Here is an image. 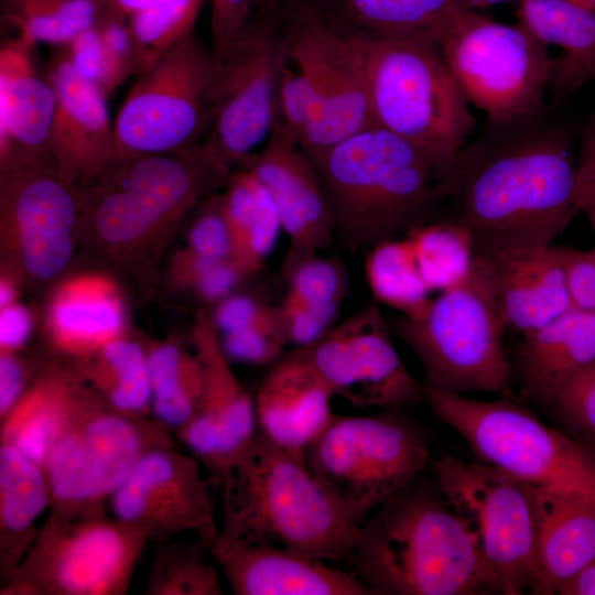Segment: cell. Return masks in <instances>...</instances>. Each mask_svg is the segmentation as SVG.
<instances>
[{
  "label": "cell",
  "instance_id": "1",
  "mask_svg": "<svg viewBox=\"0 0 595 595\" xmlns=\"http://www.w3.org/2000/svg\"><path fill=\"white\" fill-rule=\"evenodd\" d=\"M451 220L475 248L550 246L580 212L577 162L569 139L552 129L464 148L451 174Z\"/></svg>",
  "mask_w": 595,
  "mask_h": 595
},
{
  "label": "cell",
  "instance_id": "48",
  "mask_svg": "<svg viewBox=\"0 0 595 595\" xmlns=\"http://www.w3.org/2000/svg\"><path fill=\"white\" fill-rule=\"evenodd\" d=\"M280 322L277 306L266 305L253 298L236 295L225 299L216 312V326L224 334L250 326Z\"/></svg>",
  "mask_w": 595,
  "mask_h": 595
},
{
  "label": "cell",
  "instance_id": "18",
  "mask_svg": "<svg viewBox=\"0 0 595 595\" xmlns=\"http://www.w3.org/2000/svg\"><path fill=\"white\" fill-rule=\"evenodd\" d=\"M143 455L134 425L111 414L61 433L47 459V480L56 500L87 502L112 494Z\"/></svg>",
  "mask_w": 595,
  "mask_h": 595
},
{
  "label": "cell",
  "instance_id": "51",
  "mask_svg": "<svg viewBox=\"0 0 595 595\" xmlns=\"http://www.w3.org/2000/svg\"><path fill=\"white\" fill-rule=\"evenodd\" d=\"M23 387V371L20 364L9 355L0 359V410L9 411L17 402Z\"/></svg>",
  "mask_w": 595,
  "mask_h": 595
},
{
  "label": "cell",
  "instance_id": "7",
  "mask_svg": "<svg viewBox=\"0 0 595 595\" xmlns=\"http://www.w3.org/2000/svg\"><path fill=\"white\" fill-rule=\"evenodd\" d=\"M426 429L401 408L372 415L331 416L304 462L361 526L388 499L412 485L431 463Z\"/></svg>",
  "mask_w": 595,
  "mask_h": 595
},
{
  "label": "cell",
  "instance_id": "4",
  "mask_svg": "<svg viewBox=\"0 0 595 595\" xmlns=\"http://www.w3.org/2000/svg\"><path fill=\"white\" fill-rule=\"evenodd\" d=\"M224 482L220 537L351 564L360 526L304 463L261 432Z\"/></svg>",
  "mask_w": 595,
  "mask_h": 595
},
{
  "label": "cell",
  "instance_id": "26",
  "mask_svg": "<svg viewBox=\"0 0 595 595\" xmlns=\"http://www.w3.org/2000/svg\"><path fill=\"white\" fill-rule=\"evenodd\" d=\"M541 517L529 594L553 595L595 559V500L539 487Z\"/></svg>",
  "mask_w": 595,
  "mask_h": 595
},
{
  "label": "cell",
  "instance_id": "57",
  "mask_svg": "<svg viewBox=\"0 0 595 595\" xmlns=\"http://www.w3.org/2000/svg\"><path fill=\"white\" fill-rule=\"evenodd\" d=\"M461 10L476 11L511 0H454Z\"/></svg>",
  "mask_w": 595,
  "mask_h": 595
},
{
  "label": "cell",
  "instance_id": "28",
  "mask_svg": "<svg viewBox=\"0 0 595 595\" xmlns=\"http://www.w3.org/2000/svg\"><path fill=\"white\" fill-rule=\"evenodd\" d=\"M518 18L541 42L563 50L550 83L559 96L595 79V10L567 0H521Z\"/></svg>",
  "mask_w": 595,
  "mask_h": 595
},
{
  "label": "cell",
  "instance_id": "19",
  "mask_svg": "<svg viewBox=\"0 0 595 595\" xmlns=\"http://www.w3.org/2000/svg\"><path fill=\"white\" fill-rule=\"evenodd\" d=\"M46 78L56 95L50 151L58 175L72 186L99 180L113 151L106 95L65 54L55 58Z\"/></svg>",
  "mask_w": 595,
  "mask_h": 595
},
{
  "label": "cell",
  "instance_id": "47",
  "mask_svg": "<svg viewBox=\"0 0 595 595\" xmlns=\"http://www.w3.org/2000/svg\"><path fill=\"white\" fill-rule=\"evenodd\" d=\"M186 279L206 300L226 298L244 277L232 260H212L188 251L184 259Z\"/></svg>",
  "mask_w": 595,
  "mask_h": 595
},
{
  "label": "cell",
  "instance_id": "25",
  "mask_svg": "<svg viewBox=\"0 0 595 595\" xmlns=\"http://www.w3.org/2000/svg\"><path fill=\"white\" fill-rule=\"evenodd\" d=\"M595 361V314L570 309L521 335L512 380L521 402L542 410L574 375Z\"/></svg>",
  "mask_w": 595,
  "mask_h": 595
},
{
  "label": "cell",
  "instance_id": "38",
  "mask_svg": "<svg viewBox=\"0 0 595 595\" xmlns=\"http://www.w3.org/2000/svg\"><path fill=\"white\" fill-rule=\"evenodd\" d=\"M39 466L10 443L1 447V520L8 531L30 528L48 504V480Z\"/></svg>",
  "mask_w": 595,
  "mask_h": 595
},
{
  "label": "cell",
  "instance_id": "5",
  "mask_svg": "<svg viewBox=\"0 0 595 595\" xmlns=\"http://www.w3.org/2000/svg\"><path fill=\"white\" fill-rule=\"evenodd\" d=\"M390 327L419 358L426 387L461 394L490 392L520 401L504 346L507 327L478 257L474 256L466 277L432 299L421 315L400 314Z\"/></svg>",
  "mask_w": 595,
  "mask_h": 595
},
{
  "label": "cell",
  "instance_id": "39",
  "mask_svg": "<svg viewBox=\"0 0 595 595\" xmlns=\"http://www.w3.org/2000/svg\"><path fill=\"white\" fill-rule=\"evenodd\" d=\"M205 0H170L128 19L137 76L186 35L194 26Z\"/></svg>",
  "mask_w": 595,
  "mask_h": 595
},
{
  "label": "cell",
  "instance_id": "41",
  "mask_svg": "<svg viewBox=\"0 0 595 595\" xmlns=\"http://www.w3.org/2000/svg\"><path fill=\"white\" fill-rule=\"evenodd\" d=\"M104 357L116 376L110 399L123 411L142 409L152 396L148 364L141 347L132 342L112 339L102 346Z\"/></svg>",
  "mask_w": 595,
  "mask_h": 595
},
{
  "label": "cell",
  "instance_id": "9",
  "mask_svg": "<svg viewBox=\"0 0 595 595\" xmlns=\"http://www.w3.org/2000/svg\"><path fill=\"white\" fill-rule=\"evenodd\" d=\"M436 44L468 102L493 125L527 123L544 109L553 60L545 44L520 23L461 10Z\"/></svg>",
  "mask_w": 595,
  "mask_h": 595
},
{
  "label": "cell",
  "instance_id": "34",
  "mask_svg": "<svg viewBox=\"0 0 595 595\" xmlns=\"http://www.w3.org/2000/svg\"><path fill=\"white\" fill-rule=\"evenodd\" d=\"M97 0H1L2 18L35 44L66 45L98 21Z\"/></svg>",
  "mask_w": 595,
  "mask_h": 595
},
{
  "label": "cell",
  "instance_id": "33",
  "mask_svg": "<svg viewBox=\"0 0 595 595\" xmlns=\"http://www.w3.org/2000/svg\"><path fill=\"white\" fill-rule=\"evenodd\" d=\"M365 275L375 299L405 317L421 315L432 301L405 235L369 248Z\"/></svg>",
  "mask_w": 595,
  "mask_h": 595
},
{
  "label": "cell",
  "instance_id": "6",
  "mask_svg": "<svg viewBox=\"0 0 595 595\" xmlns=\"http://www.w3.org/2000/svg\"><path fill=\"white\" fill-rule=\"evenodd\" d=\"M367 40L375 125L453 166L476 120L436 42L412 35Z\"/></svg>",
  "mask_w": 595,
  "mask_h": 595
},
{
  "label": "cell",
  "instance_id": "2",
  "mask_svg": "<svg viewBox=\"0 0 595 595\" xmlns=\"http://www.w3.org/2000/svg\"><path fill=\"white\" fill-rule=\"evenodd\" d=\"M350 566L371 595L501 594L435 477L418 478L359 527Z\"/></svg>",
  "mask_w": 595,
  "mask_h": 595
},
{
  "label": "cell",
  "instance_id": "45",
  "mask_svg": "<svg viewBox=\"0 0 595 595\" xmlns=\"http://www.w3.org/2000/svg\"><path fill=\"white\" fill-rule=\"evenodd\" d=\"M190 252L212 260H232V240L221 195L208 196L203 204L190 230Z\"/></svg>",
  "mask_w": 595,
  "mask_h": 595
},
{
  "label": "cell",
  "instance_id": "46",
  "mask_svg": "<svg viewBox=\"0 0 595 595\" xmlns=\"http://www.w3.org/2000/svg\"><path fill=\"white\" fill-rule=\"evenodd\" d=\"M573 309L595 314V258L593 250L558 247Z\"/></svg>",
  "mask_w": 595,
  "mask_h": 595
},
{
  "label": "cell",
  "instance_id": "49",
  "mask_svg": "<svg viewBox=\"0 0 595 595\" xmlns=\"http://www.w3.org/2000/svg\"><path fill=\"white\" fill-rule=\"evenodd\" d=\"M255 0H212V52L230 42L253 15Z\"/></svg>",
  "mask_w": 595,
  "mask_h": 595
},
{
  "label": "cell",
  "instance_id": "15",
  "mask_svg": "<svg viewBox=\"0 0 595 595\" xmlns=\"http://www.w3.org/2000/svg\"><path fill=\"white\" fill-rule=\"evenodd\" d=\"M1 221L23 270L50 280L67 266L83 199L54 163L1 169Z\"/></svg>",
  "mask_w": 595,
  "mask_h": 595
},
{
  "label": "cell",
  "instance_id": "55",
  "mask_svg": "<svg viewBox=\"0 0 595 595\" xmlns=\"http://www.w3.org/2000/svg\"><path fill=\"white\" fill-rule=\"evenodd\" d=\"M97 1H99L105 8L129 18L138 12L162 4L170 0H97Z\"/></svg>",
  "mask_w": 595,
  "mask_h": 595
},
{
  "label": "cell",
  "instance_id": "35",
  "mask_svg": "<svg viewBox=\"0 0 595 595\" xmlns=\"http://www.w3.org/2000/svg\"><path fill=\"white\" fill-rule=\"evenodd\" d=\"M405 236L431 292H443L454 286L468 273L475 256V240L470 231L458 223H425Z\"/></svg>",
  "mask_w": 595,
  "mask_h": 595
},
{
  "label": "cell",
  "instance_id": "10",
  "mask_svg": "<svg viewBox=\"0 0 595 595\" xmlns=\"http://www.w3.org/2000/svg\"><path fill=\"white\" fill-rule=\"evenodd\" d=\"M431 463L440 489L472 532L500 593L529 594L540 529L539 487L447 451Z\"/></svg>",
  "mask_w": 595,
  "mask_h": 595
},
{
  "label": "cell",
  "instance_id": "53",
  "mask_svg": "<svg viewBox=\"0 0 595 595\" xmlns=\"http://www.w3.org/2000/svg\"><path fill=\"white\" fill-rule=\"evenodd\" d=\"M595 176V113L584 127L577 161V183Z\"/></svg>",
  "mask_w": 595,
  "mask_h": 595
},
{
  "label": "cell",
  "instance_id": "37",
  "mask_svg": "<svg viewBox=\"0 0 595 595\" xmlns=\"http://www.w3.org/2000/svg\"><path fill=\"white\" fill-rule=\"evenodd\" d=\"M285 280L288 291L277 306L281 316L304 315L335 323L348 286L340 262L315 256L300 263Z\"/></svg>",
  "mask_w": 595,
  "mask_h": 595
},
{
  "label": "cell",
  "instance_id": "11",
  "mask_svg": "<svg viewBox=\"0 0 595 595\" xmlns=\"http://www.w3.org/2000/svg\"><path fill=\"white\" fill-rule=\"evenodd\" d=\"M215 60L191 33L138 79L113 123L112 160L202 143L215 120Z\"/></svg>",
  "mask_w": 595,
  "mask_h": 595
},
{
  "label": "cell",
  "instance_id": "30",
  "mask_svg": "<svg viewBox=\"0 0 595 595\" xmlns=\"http://www.w3.org/2000/svg\"><path fill=\"white\" fill-rule=\"evenodd\" d=\"M221 206L231 235L232 261L244 275L259 270L282 230L272 197L256 175L240 165L227 181Z\"/></svg>",
  "mask_w": 595,
  "mask_h": 595
},
{
  "label": "cell",
  "instance_id": "60",
  "mask_svg": "<svg viewBox=\"0 0 595 595\" xmlns=\"http://www.w3.org/2000/svg\"><path fill=\"white\" fill-rule=\"evenodd\" d=\"M594 258H595V249H593Z\"/></svg>",
  "mask_w": 595,
  "mask_h": 595
},
{
  "label": "cell",
  "instance_id": "24",
  "mask_svg": "<svg viewBox=\"0 0 595 595\" xmlns=\"http://www.w3.org/2000/svg\"><path fill=\"white\" fill-rule=\"evenodd\" d=\"M333 393L294 349L273 363L262 380L256 410L261 433L298 461L333 415Z\"/></svg>",
  "mask_w": 595,
  "mask_h": 595
},
{
  "label": "cell",
  "instance_id": "14",
  "mask_svg": "<svg viewBox=\"0 0 595 595\" xmlns=\"http://www.w3.org/2000/svg\"><path fill=\"white\" fill-rule=\"evenodd\" d=\"M379 305L369 303L309 346L295 348L329 388L355 408H410L425 402L401 360Z\"/></svg>",
  "mask_w": 595,
  "mask_h": 595
},
{
  "label": "cell",
  "instance_id": "12",
  "mask_svg": "<svg viewBox=\"0 0 595 595\" xmlns=\"http://www.w3.org/2000/svg\"><path fill=\"white\" fill-rule=\"evenodd\" d=\"M289 42V21L252 15L230 42L212 52L215 120L204 142L230 169L272 132Z\"/></svg>",
  "mask_w": 595,
  "mask_h": 595
},
{
  "label": "cell",
  "instance_id": "44",
  "mask_svg": "<svg viewBox=\"0 0 595 595\" xmlns=\"http://www.w3.org/2000/svg\"><path fill=\"white\" fill-rule=\"evenodd\" d=\"M285 345L281 322H278L225 334L223 353L236 361L266 365L281 358Z\"/></svg>",
  "mask_w": 595,
  "mask_h": 595
},
{
  "label": "cell",
  "instance_id": "56",
  "mask_svg": "<svg viewBox=\"0 0 595 595\" xmlns=\"http://www.w3.org/2000/svg\"><path fill=\"white\" fill-rule=\"evenodd\" d=\"M577 202L595 231V176L577 183Z\"/></svg>",
  "mask_w": 595,
  "mask_h": 595
},
{
  "label": "cell",
  "instance_id": "17",
  "mask_svg": "<svg viewBox=\"0 0 595 595\" xmlns=\"http://www.w3.org/2000/svg\"><path fill=\"white\" fill-rule=\"evenodd\" d=\"M240 165L248 167L267 188L289 238L282 264L284 278L333 245L334 215L320 174L277 122L264 147Z\"/></svg>",
  "mask_w": 595,
  "mask_h": 595
},
{
  "label": "cell",
  "instance_id": "54",
  "mask_svg": "<svg viewBox=\"0 0 595 595\" xmlns=\"http://www.w3.org/2000/svg\"><path fill=\"white\" fill-rule=\"evenodd\" d=\"M560 595H595V559L558 592Z\"/></svg>",
  "mask_w": 595,
  "mask_h": 595
},
{
  "label": "cell",
  "instance_id": "3",
  "mask_svg": "<svg viewBox=\"0 0 595 595\" xmlns=\"http://www.w3.org/2000/svg\"><path fill=\"white\" fill-rule=\"evenodd\" d=\"M311 161L333 210L335 237L350 251L425 224L447 198L454 167L377 125Z\"/></svg>",
  "mask_w": 595,
  "mask_h": 595
},
{
  "label": "cell",
  "instance_id": "21",
  "mask_svg": "<svg viewBox=\"0 0 595 595\" xmlns=\"http://www.w3.org/2000/svg\"><path fill=\"white\" fill-rule=\"evenodd\" d=\"M505 325L524 335L572 309L556 246L475 248Z\"/></svg>",
  "mask_w": 595,
  "mask_h": 595
},
{
  "label": "cell",
  "instance_id": "59",
  "mask_svg": "<svg viewBox=\"0 0 595 595\" xmlns=\"http://www.w3.org/2000/svg\"><path fill=\"white\" fill-rule=\"evenodd\" d=\"M567 1L595 10V0H567Z\"/></svg>",
  "mask_w": 595,
  "mask_h": 595
},
{
  "label": "cell",
  "instance_id": "27",
  "mask_svg": "<svg viewBox=\"0 0 595 595\" xmlns=\"http://www.w3.org/2000/svg\"><path fill=\"white\" fill-rule=\"evenodd\" d=\"M128 529L93 522L63 536L51 550L47 564L51 583L68 594L93 595L118 589L136 551V539H129Z\"/></svg>",
  "mask_w": 595,
  "mask_h": 595
},
{
  "label": "cell",
  "instance_id": "22",
  "mask_svg": "<svg viewBox=\"0 0 595 595\" xmlns=\"http://www.w3.org/2000/svg\"><path fill=\"white\" fill-rule=\"evenodd\" d=\"M33 43L7 39L0 50V162L1 169L54 163L50 136L56 95L32 61Z\"/></svg>",
  "mask_w": 595,
  "mask_h": 595
},
{
  "label": "cell",
  "instance_id": "8",
  "mask_svg": "<svg viewBox=\"0 0 595 595\" xmlns=\"http://www.w3.org/2000/svg\"><path fill=\"white\" fill-rule=\"evenodd\" d=\"M425 402L478 461L534 486L595 500V456L522 402L478 400L425 386Z\"/></svg>",
  "mask_w": 595,
  "mask_h": 595
},
{
  "label": "cell",
  "instance_id": "32",
  "mask_svg": "<svg viewBox=\"0 0 595 595\" xmlns=\"http://www.w3.org/2000/svg\"><path fill=\"white\" fill-rule=\"evenodd\" d=\"M83 219L108 245H133L176 220L147 197L107 178L85 196Z\"/></svg>",
  "mask_w": 595,
  "mask_h": 595
},
{
  "label": "cell",
  "instance_id": "58",
  "mask_svg": "<svg viewBox=\"0 0 595 595\" xmlns=\"http://www.w3.org/2000/svg\"><path fill=\"white\" fill-rule=\"evenodd\" d=\"M14 299V288L12 283L7 280H1L0 284V305L4 307L13 303Z\"/></svg>",
  "mask_w": 595,
  "mask_h": 595
},
{
  "label": "cell",
  "instance_id": "20",
  "mask_svg": "<svg viewBox=\"0 0 595 595\" xmlns=\"http://www.w3.org/2000/svg\"><path fill=\"white\" fill-rule=\"evenodd\" d=\"M204 389L198 407L185 424V441L199 457L213 462L224 477L248 451L258 432L256 401L229 370L213 326L197 331Z\"/></svg>",
  "mask_w": 595,
  "mask_h": 595
},
{
  "label": "cell",
  "instance_id": "40",
  "mask_svg": "<svg viewBox=\"0 0 595 595\" xmlns=\"http://www.w3.org/2000/svg\"><path fill=\"white\" fill-rule=\"evenodd\" d=\"M541 411L595 456V361L567 380Z\"/></svg>",
  "mask_w": 595,
  "mask_h": 595
},
{
  "label": "cell",
  "instance_id": "16",
  "mask_svg": "<svg viewBox=\"0 0 595 595\" xmlns=\"http://www.w3.org/2000/svg\"><path fill=\"white\" fill-rule=\"evenodd\" d=\"M111 496L117 518L140 533L193 530L208 548L218 539L207 483L188 457L145 453Z\"/></svg>",
  "mask_w": 595,
  "mask_h": 595
},
{
  "label": "cell",
  "instance_id": "36",
  "mask_svg": "<svg viewBox=\"0 0 595 595\" xmlns=\"http://www.w3.org/2000/svg\"><path fill=\"white\" fill-rule=\"evenodd\" d=\"M147 364L155 414L172 425L186 424L203 394L202 360H184L177 347L163 345L148 357Z\"/></svg>",
  "mask_w": 595,
  "mask_h": 595
},
{
  "label": "cell",
  "instance_id": "52",
  "mask_svg": "<svg viewBox=\"0 0 595 595\" xmlns=\"http://www.w3.org/2000/svg\"><path fill=\"white\" fill-rule=\"evenodd\" d=\"M316 0H255L253 15L267 19L291 20Z\"/></svg>",
  "mask_w": 595,
  "mask_h": 595
},
{
  "label": "cell",
  "instance_id": "29",
  "mask_svg": "<svg viewBox=\"0 0 595 595\" xmlns=\"http://www.w3.org/2000/svg\"><path fill=\"white\" fill-rule=\"evenodd\" d=\"M314 11L347 31L439 40L461 9L454 0H316Z\"/></svg>",
  "mask_w": 595,
  "mask_h": 595
},
{
  "label": "cell",
  "instance_id": "42",
  "mask_svg": "<svg viewBox=\"0 0 595 595\" xmlns=\"http://www.w3.org/2000/svg\"><path fill=\"white\" fill-rule=\"evenodd\" d=\"M13 423L12 443L21 454L41 465L61 435L63 416L57 405L30 399Z\"/></svg>",
  "mask_w": 595,
  "mask_h": 595
},
{
  "label": "cell",
  "instance_id": "50",
  "mask_svg": "<svg viewBox=\"0 0 595 595\" xmlns=\"http://www.w3.org/2000/svg\"><path fill=\"white\" fill-rule=\"evenodd\" d=\"M31 315L19 304L1 307L0 344L2 349H13L22 345L31 332Z\"/></svg>",
  "mask_w": 595,
  "mask_h": 595
},
{
  "label": "cell",
  "instance_id": "31",
  "mask_svg": "<svg viewBox=\"0 0 595 595\" xmlns=\"http://www.w3.org/2000/svg\"><path fill=\"white\" fill-rule=\"evenodd\" d=\"M50 324L64 345L95 348L117 337L122 325V310L109 281L83 277L65 283L57 292Z\"/></svg>",
  "mask_w": 595,
  "mask_h": 595
},
{
  "label": "cell",
  "instance_id": "23",
  "mask_svg": "<svg viewBox=\"0 0 595 595\" xmlns=\"http://www.w3.org/2000/svg\"><path fill=\"white\" fill-rule=\"evenodd\" d=\"M213 553L240 595H371L354 572L291 550L218 536Z\"/></svg>",
  "mask_w": 595,
  "mask_h": 595
},
{
  "label": "cell",
  "instance_id": "13",
  "mask_svg": "<svg viewBox=\"0 0 595 595\" xmlns=\"http://www.w3.org/2000/svg\"><path fill=\"white\" fill-rule=\"evenodd\" d=\"M289 61L312 83L315 120L299 147L314 159L375 125L367 36L342 29L306 9L289 22Z\"/></svg>",
  "mask_w": 595,
  "mask_h": 595
},
{
  "label": "cell",
  "instance_id": "43",
  "mask_svg": "<svg viewBox=\"0 0 595 595\" xmlns=\"http://www.w3.org/2000/svg\"><path fill=\"white\" fill-rule=\"evenodd\" d=\"M317 113V98L311 80L289 60L282 71L275 122L300 144Z\"/></svg>",
  "mask_w": 595,
  "mask_h": 595
}]
</instances>
